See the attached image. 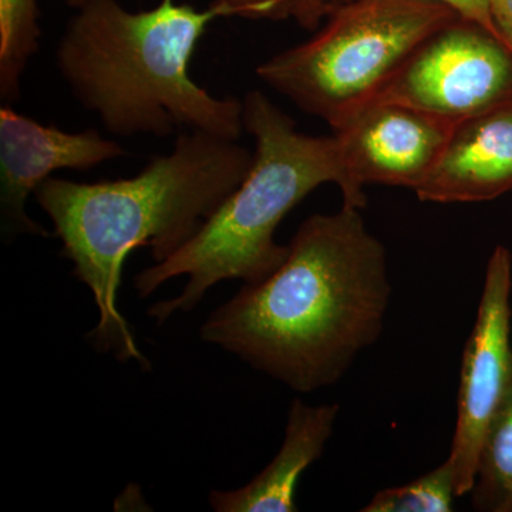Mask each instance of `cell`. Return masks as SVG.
Here are the masks:
<instances>
[{"mask_svg": "<svg viewBox=\"0 0 512 512\" xmlns=\"http://www.w3.org/2000/svg\"><path fill=\"white\" fill-rule=\"evenodd\" d=\"M458 19L439 0H342L312 39L259 64L256 76L335 131L370 106L424 42Z\"/></svg>", "mask_w": 512, "mask_h": 512, "instance_id": "5b68a950", "label": "cell"}, {"mask_svg": "<svg viewBox=\"0 0 512 512\" xmlns=\"http://www.w3.org/2000/svg\"><path fill=\"white\" fill-rule=\"evenodd\" d=\"M512 191V99L458 123L429 177L420 201L467 204Z\"/></svg>", "mask_w": 512, "mask_h": 512, "instance_id": "30bf717a", "label": "cell"}, {"mask_svg": "<svg viewBox=\"0 0 512 512\" xmlns=\"http://www.w3.org/2000/svg\"><path fill=\"white\" fill-rule=\"evenodd\" d=\"M457 495L456 471L451 461L399 487L379 491L363 512H450Z\"/></svg>", "mask_w": 512, "mask_h": 512, "instance_id": "5bb4252c", "label": "cell"}, {"mask_svg": "<svg viewBox=\"0 0 512 512\" xmlns=\"http://www.w3.org/2000/svg\"><path fill=\"white\" fill-rule=\"evenodd\" d=\"M511 99L510 47L461 18L424 42L373 103H399L463 121Z\"/></svg>", "mask_w": 512, "mask_h": 512, "instance_id": "8992f818", "label": "cell"}, {"mask_svg": "<svg viewBox=\"0 0 512 512\" xmlns=\"http://www.w3.org/2000/svg\"><path fill=\"white\" fill-rule=\"evenodd\" d=\"M252 160L254 151L238 140L188 130L134 177L93 184L50 177L37 188L73 275L93 293L99 322L87 339L94 348L150 367L117 308L124 262L141 247L156 264L180 251L247 177Z\"/></svg>", "mask_w": 512, "mask_h": 512, "instance_id": "7a4b0ae2", "label": "cell"}, {"mask_svg": "<svg viewBox=\"0 0 512 512\" xmlns=\"http://www.w3.org/2000/svg\"><path fill=\"white\" fill-rule=\"evenodd\" d=\"M242 124L255 143L247 177L180 251L134 279L138 296L147 298L170 279L187 276L177 298L148 308L158 325L175 313L192 311L220 282L255 284L271 275L289 252V245L275 241L276 228L320 185H338L343 205L366 207L367 200L350 183L335 134L301 133L261 90L242 100Z\"/></svg>", "mask_w": 512, "mask_h": 512, "instance_id": "277c9868", "label": "cell"}, {"mask_svg": "<svg viewBox=\"0 0 512 512\" xmlns=\"http://www.w3.org/2000/svg\"><path fill=\"white\" fill-rule=\"evenodd\" d=\"M498 28L501 30V35H503V39L505 42V45L510 47L512 52V25L508 22H503V20H500V22H497Z\"/></svg>", "mask_w": 512, "mask_h": 512, "instance_id": "ac0fdd59", "label": "cell"}, {"mask_svg": "<svg viewBox=\"0 0 512 512\" xmlns=\"http://www.w3.org/2000/svg\"><path fill=\"white\" fill-rule=\"evenodd\" d=\"M338 0H212L222 18L251 20L293 19L301 28H318Z\"/></svg>", "mask_w": 512, "mask_h": 512, "instance_id": "9a60e30c", "label": "cell"}, {"mask_svg": "<svg viewBox=\"0 0 512 512\" xmlns=\"http://www.w3.org/2000/svg\"><path fill=\"white\" fill-rule=\"evenodd\" d=\"M40 9L37 0H0V99H20V82L39 50Z\"/></svg>", "mask_w": 512, "mask_h": 512, "instance_id": "4fadbf2b", "label": "cell"}, {"mask_svg": "<svg viewBox=\"0 0 512 512\" xmlns=\"http://www.w3.org/2000/svg\"><path fill=\"white\" fill-rule=\"evenodd\" d=\"M64 2H66V5L70 6V8L77 10L83 8V6L86 5V3H89L90 0H64Z\"/></svg>", "mask_w": 512, "mask_h": 512, "instance_id": "d6986e66", "label": "cell"}, {"mask_svg": "<svg viewBox=\"0 0 512 512\" xmlns=\"http://www.w3.org/2000/svg\"><path fill=\"white\" fill-rule=\"evenodd\" d=\"M461 121L399 103H373L333 131L352 187L367 184L416 191L439 163Z\"/></svg>", "mask_w": 512, "mask_h": 512, "instance_id": "ba28073f", "label": "cell"}, {"mask_svg": "<svg viewBox=\"0 0 512 512\" xmlns=\"http://www.w3.org/2000/svg\"><path fill=\"white\" fill-rule=\"evenodd\" d=\"M124 148L99 131L67 133L23 116L9 106L0 109V211L5 234L49 237L26 212V202L55 171H84L116 160Z\"/></svg>", "mask_w": 512, "mask_h": 512, "instance_id": "9c48e42d", "label": "cell"}, {"mask_svg": "<svg viewBox=\"0 0 512 512\" xmlns=\"http://www.w3.org/2000/svg\"><path fill=\"white\" fill-rule=\"evenodd\" d=\"M439 2L456 10L461 18L476 23V25L490 32L491 35L503 39L501 30L495 22L490 0H439Z\"/></svg>", "mask_w": 512, "mask_h": 512, "instance_id": "2e32d148", "label": "cell"}, {"mask_svg": "<svg viewBox=\"0 0 512 512\" xmlns=\"http://www.w3.org/2000/svg\"><path fill=\"white\" fill-rule=\"evenodd\" d=\"M218 18L214 5L161 0L131 12L117 0H90L64 29L57 69L114 136L168 137L188 128L239 140L242 101L212 96L190 74L195 47Z\"/></svg>", "mask_w": 512, "mask_h": 512, "instance_id": "3957f363", "label": "cell"}, {"mask_svg": "<svg viewBox=\"0 0 512 512\" xmlns=\"http://www.w3.org/2000/svg\"><path fill=\"white\" fill-rule=\"evenodd\" d=\"M471 505L480 512H512V382L481 447Z\"/></svg>", "mask_w": 512, "mask_h": 512, "instance_id": "7c38bea8", "label": "cell"}, {"mask_svg": "<svg viewBox=\"0 0 512 512\" xmlns=\"http://www.w3.org/2000/svg\"><path fill=\"white\" fill-rule=\"evenodd\" d=\"M360 211L306 218L282 265L212 312L201 339L295 392L340 382L382 336L392 298L386 248Z\"/></svg>", "mask_w": 512, "mask_h": 512, "instance_id": "6da1fadb", "label": "cell"}, {"mask_svg": "<svg viewBox=\"0 0 512 512\" xmlns=\"http://www.w3.org/2000/svg\"><path fill=\"white\" fill-rule=\"evenodd\" d=\"M493 8L495 22L511 23L512 25V0H490Z\"/></svg>", "mask_w": 512, "mask_h": 512, "instance_id": "e0dca14e", "label": "cell"}, {"mask_svg": "<svg viewBox=\"0 0 512 512\" xmlns=\"http://www.w3.org/2000/svg\"><path fill=\"white\" fill-rule=\"evenodd\" d=\"M338 403L311 406L295 399L289 407L285 439L274 460L247 485L232 491H212L210 504L218 512H295L296 487L306 468L325 453L338 420Z\"/></svg>", "mask_w": 512, "mask_h": 512, "instance_id": "8fae6325", "label": "cell"}, {"mask_svg": "<svg viewBox=\"0 0 512 512\" xmlns=\"http://www.w3.org/2000/svg\"><path fill=\"white\" fill-rule=\"evenodd\" d=\"M512 255L498 245L488 259L477 319L461 357L457 423L448 460L457 495L471 493L487 431L512 382Z\"/></svg>", "mask_w": 512, "mask_h": 512, "instance_id": "52a82bcc", "label": "cell"}]
</instances>
